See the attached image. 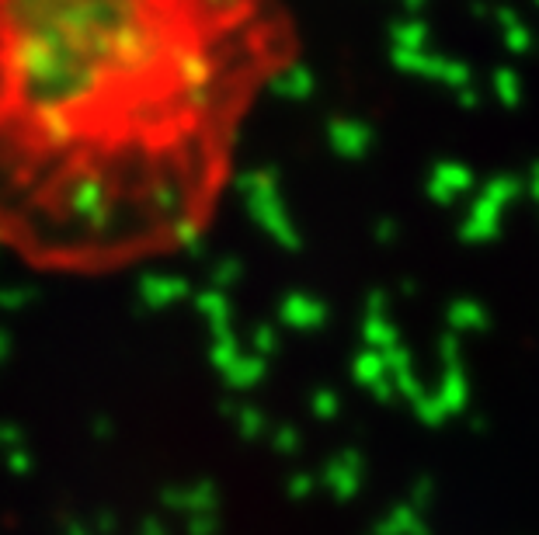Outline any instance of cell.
Returning <instances> with one entry per match:
<instances>
[{
  "label": "cell",
  "instance_id": "6da1fadb",
  "mask_svg": "<svg viewBox=\"0 0 539 535\" xmlns=\"http://www.w3.org/2000/svg\"><path fill=\"white\" fill-rule=\"evenodd\" d=\"M296 49L286 0H0V251L67 278L188 251Z\"/></svg>",
  "mask_w": 539,
  "mask_h": 535
}]
</instances>
